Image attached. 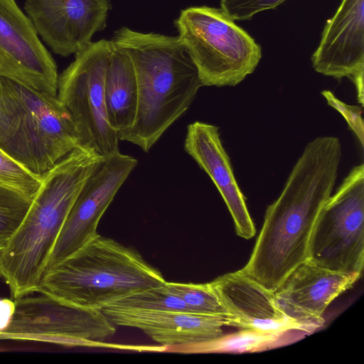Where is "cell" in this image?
<instances>
[{
	"label": "cell",
	"mask_w": 364,
	"mask_h": 364,
	"mask_svg": "<svg viewBox=\"0 0 364 364\" xmlns=\"http://www.w3.org/2000/svg\"><path fill=\"white\" fill-rule=\"evenodd\" d=\"M0 76L57 96L55 61L16 0H0Z\"/></svg>",
	"instance_id": "10"
},
{
	"label": "cell",
	"mask_w": 364,
	"mask_h": 364,
	"mask_svg": "<svg viewBox=\"0 0 364 364\" xmlns=\"http://www.w3.org/2000/svg\"><path fill=\"white\" fill-rule=\"evenodd\" d=\"M340 273L362 275L364 265V165L354 166L322 207L309 259Z\"/></svg>",
	"instance_id": "8"
},
{
	"label": "cell",
	"mask_w": 364,
	"mask_h": 364,
	"mask_svg": "<svg viewBox=\"0 0 364 364\" xmlns=\"http://www.w3.org/2000/svg\"><path fill=\"white\" fill-rule=\"evenodd\" d=\"M111 41L92 42L75 54L58 76L57 97L74 122L80 145L106 157L119 152V134L111 126L105 97V76Z\"/></svg>",
	"instance_id": "7"
},
{
	"label": "cell",
	"mask_w": 364,
	"mask_h": 364,
	"mask_svg": "<svg viewBox=\"0 0 364 364\" xmlns=\"http://www.w3.org/2000/svg\"><path fill=\"white\" fill-rule=\"evenodd\" d=\"M137 163L134 157L119 151L105 157L73 203L50 256L46 272L98 234L100 220Z\"/></svg>",
	"instance_id": "11"
},
{
	"label": "cell",
	"mask_w": 364,
	"mask_h": 364,
	"mask_svg": "<svg viewBox=\"0 0 364 364\" xmlns=\"http://www.w3.org/2000/svg\"><path fill=\"white\" fill-rule=\"evenodd\" d=\"M286 0H220V9L233 21L250 19L256 14L274 9Z\"/></svg>",
	"instance_id": "25"
},
{
	"label": "cell",
	"mask_w": 364,
	"mask_h": 364,
	"mask_svg": "<svg viewBox=\"0 0 364 364\" xmlns=\"http://www.w3.org/2000/svg\"><path fill=\"white\" fill-rule=\"evenodd\" d=\"M32 200V198L0 184V252L20 226Z\"/></svg>",
	"instance_id": "22"
},
{
	"label": "cell",
	"mask_w": 364,
	"mask_h": 364,
	"mask_svg": "<svg viewBox=\"0 0 364 364\" xmlns=\"http://www.w3.org/2000/svg\"><path fill=\"white\" fill-rule=\"evenodd\" d=\"M116 326L136 328L161 346L203 342L230 326L225 317L187 311L146 310L109 305L101 309Z\"/></svg>",
	"instance_id": "16"
},
{
	"label": "cell",
	"mask_w": 364,
	"mask_h": 364,
	"mask_svg": "<svg viewBox=\"0 0 364 364\" xmlns=\"http://www.w3.org/2000/svg\"><path fill=\"white\" fill-rule=\"evenodd\" d=\"M166 280L132 247L99 234L48 269L38 293L101 310Z\"/></svg>",
	"instance_id": "4"
},
{
	"label": "cell",
	"mask_w": 364,
	"mask_h": 364,
	"mask_svg": "<svg viewBox=\"0 0 364 364\" xmlns=\"http://www.w3.org/2000/svg\"><path fill=\"white\" fill-rule=\"evenodd\" d=\"M342 158L338 137L309 142L294 164L279 198L265 212L250 258L242 270L274 292L309 259L318 214L331 196Z\"/></svg>",
	"instance_id": "1"
},
{
	"label": "cell",
	"mask_w": 364,
	"mask_h": 364,
	"mask_svg": "<svg viewBox=\"0 0 364 364\" xmlns=\"http://www.w3.org/2000/svg\"><path fill=\"white\" fill-rule=\"evenodd\" d=\"M15 311V301L0 298V333L5 331L12 320Z\"/></svg>",
	"instance_id": "27"
},
{
	"label": "cell",
	"mask_w": 364,
	"mask_h": 364,
	"mask_svg": "<svg viewBox=\"0 0 364 364\" xmlns=\"http://www.w3.org/2000/svg\"><path fill=\"white\" fill-rule=\"evenodd\" d=\"M360 277L323 268L307 259L274 291L275 298L285 314L304 331L311 332L323 325L328 305Z\"/></svg>",
	"instance_id": "14"
},
{
	"label": "cell",
	"mask_w": 364,
	"mask_h": 364,
	"mask_svg": "<svg viewBox=\"0 0 364 364\" xmlns=\"http://www.w3.org/2000/svg\"><path fill=\"white\" fill-rule=\"evenodd\" d=\"M105 157L78 146L41 176L20 226L0 252V277L11 299L38 292L65 219L82 188Z\"/></svg>",
	"instance_id": "2"
},
{
	"label": "cell",
	"mask_w": 364,
	"mask_h": 364,
	"mask_svg": "<svg viewBox=\"0 0 364 364\" xmlns=\"http://www.w3.org/2000/svg\"><path fill=\"white\" fill-rule=\"evenodd\" d=\"M212 283L228 314L230 326L277 334L304 331L279 307L274 292L242 269L220 276Z\"/></svg>",
	"instance_id": "15"
},
{
	"label": "cell",
	"mask_w": 364,
	"mask_h": 364,
	"mask_svg": "<svg viewBox=\"0 0 364 364\" xmlns=\"http://www.w3.org/2000/svg\"><path fill=\"white\" fill-rule=\"evenodd\" d=\"M23 124L34 173L40 176L80 146L71 115L57 96L4 77Z\"/></svg>",
	"instance_id": "9"
},
{
	"label": "cell",
	"mask_w": 364,
	"mask_h": 364,
	"mask_svg": "<svg viewBox=\"0 0 364 364\" xmlns=\"http://www.w3.org/2000/svg\"><path fill=\"white\" fill-rule=\"evenodd\" d=\"M109 0H26L24 10L37 33L63 57L77 54L104 30Z\"/></svg>",
	"instance_id": "12"
},
{
	"label": "cell",
	"mask_w": 364,
	"mask_h": 364,
	"mask_svg": "<svg viewBox=\"0 0 364 364\" xmlns=\"http://www.w3.org/2000/svg\"><path fill=\"white\" fill-rule=\"evenodd\" d=\"M0 148L21 164L29 158L28 143L12 95L0 76Z\"/></svg>",
	"instance_id": "20"
},
{
	"label": "cell",
	"mask_w": 364,
	"mask_h": 364,
	"mask_svg": "<svg viewBox=\"0 0 364 364\" xmlns=\"http://www.w3.org/2000/svg\"><path fill=\"white\" fill-rule=\"evenodd\" d=\"M25 296L15 299V311L0 340L50 343L67 346H90L136 351L138 346L112 344L105 341L116 332L100 309L82 307L52 295Z\"/></svg>",
	"instance_id": "6"
},
{
	"label": "cell",
	"mask_w": 364,
	"mask_h": 364,
	"mask_svg": "<svg viewBox=\"0 0 364 364\" xmlns=\"http://www.w3.org/2000/svg\"><path fill=\"white\" fill-rule=\"evenodd\" d=\"M311 62L323 75L349 77L363 106L364 0H342L324 27Z\"/></svg>",
	"instance_id": "13"
},
{
	"label": "cell",
	"mask_w": 364,
	"mask_h": 364,
	"mask_svg": "<svg viewBox=\"0 0 364 364\" xmlns=\"http://www.w3.org/2000/svg\"><path fill=\"white\" fill-rule=\"evenodd\" d=\"M287 333L277 334L253 329H241L203 342L165 346L164 352L180 353H252L264 350L284 343Z\"/></svg>",
	"instance_id": "19"
},
{
	"label": "cell",
	"mask_w": 364,
	"mask_h": 364,
	"mask_svg": "<svg viewBox=\"0 0 364 364\" xmlns=\"http://www.w3.org/2000/svg\"><path fill=\"white\" fill-rule=\"evenodd\" d=\"M41 183V176L0 148V184L33 198Z\"/></svg>",
	"instance_id": "24"
},
{
	"label": "cell",
	"mask_w": 364,
	"mask_h": 364,
	"mask_svg": "<svg viewBox=\"0 0 364 364\" xmlns=\"http://www.w3.org/2000/svg\"><path fill=\"white\" fill-rule=\"evenodd\" d=\"M161 287L181 298L196 314L225 317L230 321L212 282L204 284L166 282Z\"/></svg>",
	"instance_id": "21"
},
{
	"label": "cell",
	"mask_w": 364,
	"mask_h": 364,
	"mask_svg": "<svg viewBox=\"0 0 364 364\" xmlns=\"http://www.w3.org/2000/svg\"><path fill=\"white\" fill-rule=\"evenodd\" d=\"M104 88L108 119L119 136L132 127L135 120L138 87L129 54L113 43L106 68Z\"/></svg>",
	"instance_id": "18"
},
{
	"label": "cell",
	"mask_w": 364,
	"mask_h": 364,
	"mask_svg": "<svg viewBox=\"0 0 364 364\" xmlns=\"http://www.w3.org/2000/svg\"><path fill=\"white\" fill-rule=\"evenodd\" d=\"M329 106L340 112L346 120L349 127L358 139L360 146L364 144V126L362 118V109L358 106L349 105L336 98L329 90L321 92Z\"/></svg>",
	"instance_id": "26"
},
{
	"label": "cell",
	"mask_w": 364,
	"mask_h": 364,
	"mask_svg": "<svg viewBox=\"0 0 364 364\" xmlns=\"http://www.w3.org/2000/svg\"><path fill=\"white\" fill-rule=\"evenodd\" d=\"M184 149L218 188L232 218L237 235L246 240L253 237L255 228L223 146L219 128L201 122L188 124Z\"/></svg>",
	"instance_id": "17"
},
{
	"label": "cell",
	"mask_w": 364,
	"mask_h": 364,
	"mask_svg": "<svg viewBox=\"0 0 364 364\" xmlns=\"http://www.w3.org/2000/svg\"><path fill=\"white\" fill-rule=\"evenodd\" d=\"M109 305L146 310L195 313L181 298L166 291L161 286L132 294Z\"/></svg>",
	"instance_id": "23"
},
{
	"label": "cell",
	"mask_w": 364,
	"mask_h": 364,
	"mask_svg": "<svg viewBox=\"0 0 364 364\" xmlns=\"http://www.w3.org/2000/svg\"><path fill=\"white\" fill-rule=\"evenodd\" d=\"M174 25L203 86H235L262 58L260 46L220 9L187 8Z\"/></svg>",
	"instance_id": "5"
},
{
	"label": "cell",
	"mask_w": 364,
	"mask_h": 364,
	"mask_svg": "<svg viewBox=\"0 0 364 364\" xmlns=\"http://www.w3.org/2000/svg\"><path fill=\"white\" fill-rule=\"evenodd\" d=\"M111 41L129 54L138 87L135 120L119 139L148 152L189 108L203 84L178 36L144 33L123 26Z\"/></svg>",
	"instance_id": "3"
}]
</instances>
